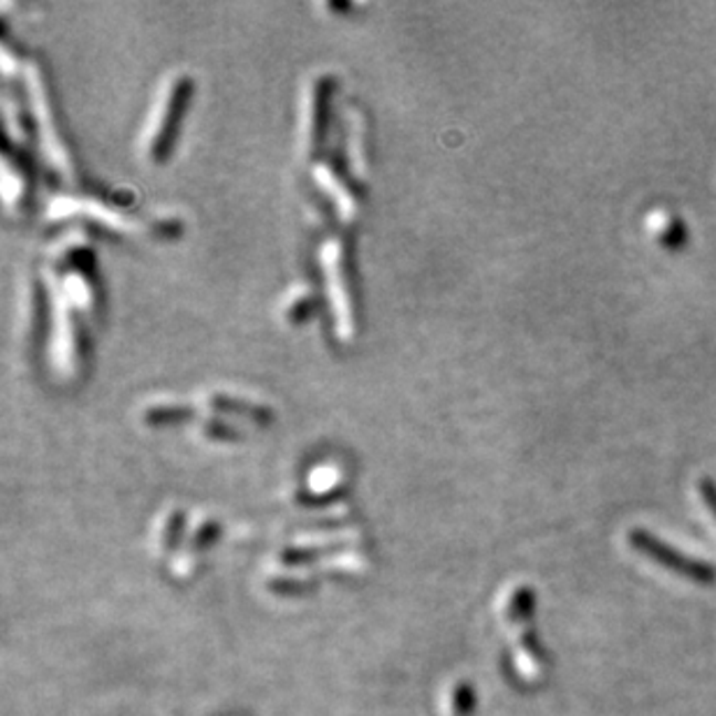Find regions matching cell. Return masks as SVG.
<instances>
[{"label": "cell", "instance_id": "obj_4", "mask_svg": "<svg viewBox=\"0 0 716 716\" xmlns=\"http://www.w3.org/2000/svg\"><path fill=\"white\" fill-rule=\"evenodd\" d=\"M38 75H40V72L35 68L29 70V89H31V97H33V105H35V116H38L40 126H42V137H44L49 156H52V160L59 163L65 169L68 160H65V154L61 152L56 131L52 128V118H49V107H46V95H44V89H42V82H40Z\"/></svg>", "mask_w": 716, "mask_h": 716}, {"label": "cell", "instance_id": "obj_7", "mask_svg": "<svg viewBox=\"0 0 716 716\" xmlns=\"http://www.w3.org/2000/svg\"><path fill=\"white\" fill-rule=\"evenodd\" d=\"M698 491H701L705 506L709 508V512L714 515V520H716V482L712 478H701Z\"/></svg>", "mask_w": 716, "mask_h": 716}, {"label": "cell", "instance_id": "obj_2", "mask_svg": "<svg viewBox=\"0 0 716 716\" xmlns=\"http://www.w3.org/2000/svg\"><path fill=\"white\" fill-rule=\"evenodd\" d=\"M188 86V80L184 77H169L165 80L158 101L154 105V114L152 121L146 123V131L142 137V149L149 158H158V154H163L165 149V139L172 131V121L177 116L179 103L184 97V89Z\"/></svg>", "mask_w": 716, "mask_h": 716}, {"label": "cell", "instance_id": "obj_1", "mask_svg": "<svg viewBox=\"0 0 716 716\" xmlns=\"http://www.w3.org/2000/svg\"><path fill=\"white\" fill-rule=\"evenodd\" d=\"M629 542L640 554H645L654 563L668 568V571L677 573L679 578H684L688 582H696V584H714L716 582V568L712 563L698 561V559L688 557L671 546H665L661 538H656L654 533H650L645 529L629 531Z\"/></svg>", "mask_w": 716, "mask_h": 716}, {"label": "cell", "instance_id": "obj_5", "mask_svg": "<svg viewBox=\"0 0 716 716\" xmlns=\"http://www.w3.org/2000/svg\"><path fill=\"white\" fill-rule=\"evenodd\" d=\"M323 93H325V86H323V80H313L311 89L307 91V101H304V123H302V139H304V146H307V152H309V146L318 139V133H320V112H323Z\"/></svg>", "mask_w": 716, "mask_h": 716}, {"label": "cell", "instance_id": "obj_6", "mask_svg": "<svg viewBox=\"0 0 716 716\" xmlns=\"http://www.w3.org/2000/svg\"><path fill=\"white\" fill-rule=\"evenodd\" d=\"M309 304H311V292L304 288H294L283 302V315L290 320V323H298V320L307 315Z\"/></svg>", "mask_w": 716, "mask_h": 716}, {"label": "cell", "instance_id": "obj_3", "mask_svg": "<svg viewBox=\"0 0 716 716\" xmlns=\"http://www.w3.org/2000/svg\"><path fill=\"white\" fill-rule=\"evenodd\" d=\"M325 258V274H328V288L332 307L336 309V323L343 336H351V307H349V292H345V274H343V260H341V246L328 243L323 253Z\"/></svg>", "mask_w": 716, "mask_h": 716}]
</instances>
